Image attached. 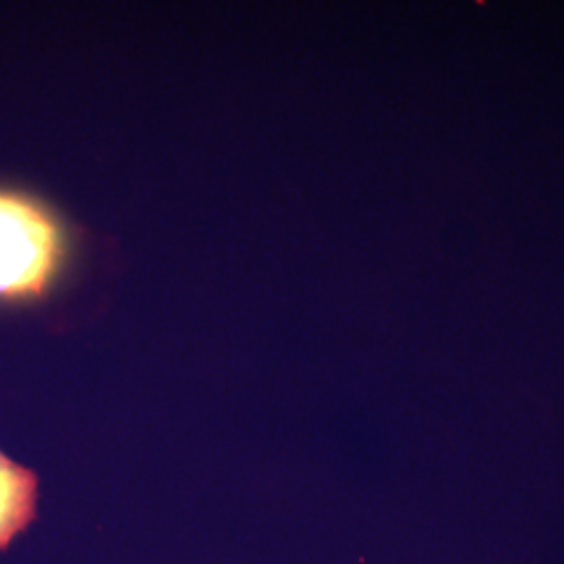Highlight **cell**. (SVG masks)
I'll return each mask as SVG.
<instances>
[{
	"label": "cell",
	"instance_id": "1",
	"mask_svg": "<svg viewBox=\"0 0 564 564\" xmlns=\"http://www.w3.org/2000/svg\"><path fill=\"white\" fill-rule=\"evenodd\" d=\"M67 256L65 228L32 195L0 188V302L42 297Z\"/></svg>",
	"mask_w": 564,
	"mask_h": 564
},
{
	"label": "cell",
	"instance_id": "2",
	"mask_svg": "<svg viewBox=\"0 0 564 564\" xmlns=\"http://www.w3.org/2000/svg\"><path fill=\"white\" fill-rule=\"evenodd\" d=\"M39 477L0 452V550L36 517Z\"/></svg>",
	"mask_w": 564,
	"mask_h": 564
}]
</instances>
